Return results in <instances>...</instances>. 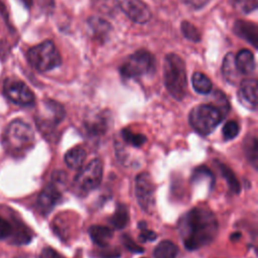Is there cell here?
<instances>
[{
	"mask_svg": "<svg viewBox=\"0 0 258 258\" xmlns=\"http://www.w3.org/2000/svg\"><path fill=\"white\" fill-rule=\"evenodd\" d=\"M187 5L194 7V8H201L205 6L210 0H183Z\"/></svg>",
	"mask_w": 258,
	"mask_h": 258,
	"instance_id": "33",
	"label": "cell"
},
{
	"mask_svg": "<svg viewBox=\"0 0 258 258\" xmlns=\"http://www.w3.org/2000/svg\"><path fill=\"white\" fill-rule=\"evenodd\" d=\"M123 243H124V245L126 246V248L129 249L130 251H133V252H142V251H143V249L140 248V247H138V246L132 241V239H131L130 237H128L127 235H124V236H123Z\"/></svg>",
	"mask_w": 258,
	"mask_h": 258,
	"instance_id": "32",
	"label": "cell"
},
{
	"mask_svg": "<svg viewBox=\"0 0 258 258\" xmlns=\"http://www.w3.org/2000/svg\"><path fill=\"white\" fill-rule=\"evenodd\" d=\"M3 91L11 102L20 106H30L35 101L34 94L29 87L16 79L7 78L3 84Z\"/></svg>",
	"mask_w": 258,
	"mask_h": 258,
	"instance_id": "10",
	"label": "cell"
},
{
	"mask_svg": "<svg viewBox=\"0 0 258 258\" xmlns=\"http://www.w3.org/2000/svg\"><path fill=\"white\" fill-rule=\"evenodd\" d=\"M164 84L168 93L176 100H181L186 94V73L185 64L182 58L175 54L169 53L165 56L164 66Z\"/></svg>",
	"mask_w": 258,
	"mask_h": 258,
	"instance_id": "3",
	"label": "cell"
},
{
	"mask_svg": "<svg viewBox=\"0 0 258 258\" xmlns=\"http://www.w3.org/2000/svg\"><path fill=\"white\" fill-rule=\"evenodd\" d=\"M177 230L184 247L197 250L214 241L218 233V221L211 210L197 207L180 217Z\"/></svg>",
	"mask_w": 258,
	"mask_h": 258,
	"instance_id": "1",
	"label": "cell"
},
{
	"mask_svg": "<svg viewBox=\"0 0 258 258\" xmlns=\"http://www.w3.org/2000/svg\"><path fill=\"white\" fill-rule=\"evenodd\" d=\"M246 154L250 162L254 166L257 165V156H258V147H257V138L255 136L250 137L249 140H246Z\"/></svg>",
	"mask_w": 258,
	"mask_h": 258,
	"instance_id": "27",
	"label": "cell"
},
{
	"mask_svg": "<svg viewBox=\"0 0 258 258\" xmlns=\"http://www.w3.org/2000/svg\"><path fill=\"white\" fill-rule=\"evenodd\" d=\"M63 118V107L53 100H45L42 102L37 112L35 121L39 130H41L43 133H47L50 132L59 122H61Z\"/></svg>",
	"mask_w": 258,
	"mask_h": 258,
	"instance_id": "8",
	"label": "cell"
},
{
	"mask_svg": "<svg viewBox=\"0 0 258 258\" xmlns=\"http://www.w3.org/2000/svg\"><path fill=\"white\" fill-rule=\"evenodd\" d=\"M180 28H181V32L185 38H187L188 40H191V41H200L201 33L195 25H192L188 21H182Z\"/></svg>",
	"mask_w": 258,
	"mask_h": 258,
	"instance_id": "26",
	"label": "cell"
},
{
	"mask_svg": "<svg viewBox=\"0 0 258 258\" xmlns=\"http://www.w3.org/2000/svg\"><path fill=\"white\" fill-rule=\"evenodd\" d=\"M23 3H24V5L25 6H27V7H30L31 6V4H32V0H21Z\"/></svg>",
	"mask_w": 258,
	"mask_h": 258,
	"instance_id": "34",
	"label": "cell"
},
{
	"mask_svg": "<svg viewBox=\"0 0 258 258\" xmlns=\"http://www.w3.org/2000/svg\"><path fill=\"white\" fill-rule=\"evenodd\" d=\"M34 145L32 128L22 120L15 119L3 133V146L6 152L14 157L25 155Z\"/></svg>",
	"mask_w": 258,
	"mask_h": 258,
	"instance_id": "2",
	"label": "cell"
},
{
	"mask_svg": "<svg viewBox=\"0 0 258 258\" xmlns=\"http://www.w3.org/2000/svg\"><path fill=\"white\" fill-rule=\"evenodd\" d=\"M121 134H122L123 140L126 141L129 145H132L134 147H140L146 142V137L143 134L134 133L129 129H123Z\"/></svg>",
	"mask_w": 258,
	"mask_h": 258,
	"instance_id": "24",
	"label": "cell"
},
{
	"mask_svg": "<svg viewBox=\"0 0 258 258\" xmlns=\"http://www.w3.org/2000/svg\"><path fill=\"white\" fill-rule=\"evenodd\" d=\"M102 176L103 163L99 159H93L86 166L81 167L74 179L73 188L78 196L84 197L99 186Z\"/></svg>",
	"mask_w": 258,
	"mask_h": 258,
	"instance_id": "7",
	"label": "cell"
},
{
	"mask_svg": "<svg viewBox=\"0 0 258 258\" xmlns=\"http://www.w3.org/2000/svg\"><path fill=\"white\" fill-rule=\"evenodd\" d=\"M240 131V127L238 125V123L234 120H230L228 122H226V124L223 127V137L225 140L229 141L231 139H234L238 133Z\"/></svg>",
	"mask_w": 258,
	"mask_h": 258,
	"instance_id": "28",
	"label": "cell"
},
{
	"mask_svg": "<svg viewBox=\"0 0 258 258\" xmlns=\"http://www.w3.org/2000/svg\"><path fill=\"white\" fill-rule=\"evenodd\" d=\"M121 8L136 23H145L151 18V11L142 0H122Z\"/></svg>",
	"mask_w": 258,
	"mask_h": 258,
	"instance_id": "12",
	"label": "cell"
},
{
	"mask_svg": "<svg viewBox=\"0 0 258 258\" xmlns=\"http://www.w3.org/2000/svg\"><path fill=\"white\" fill-rule=\"evenodd\" d=\"M154 258H177L178 248L171 241L160 242L153 251Z\"/></svg>",
	"mask_w": 258,
	"mask_h": 258,
	"instance_id": "19",
	"label": "cell"
},
{
	"mask_svg": "<svg viewBox=\"0 0 258 258\" xmlns=\"http://www.w3.org/2000/svg\"><path fill=\"white\" fill-rule=\"evenodd\" d=\"M240 102L250 110L257 107V81L255 79L243 80L238 93Z\"/></svg>",
	"mask_w": 258,
	"mask_h": 258,
	"instance_id": "13",
	"label": "cell"
},
{
	"mask_svg": "<svg viewBox=\"0 0 258 258\" xmlns=\"http://www.w3.org/2000/svg\"><path fill=\"white\" fill-rule=\"evenodd\" d=\"M58 181L59 179L56 175V179L47 183L38 196L37 208L43 215L48 214L61 199V192L57 185Z\"/></svg>",
	"mask_w": 258,
	"mask_h": 258,
	"instance_id": "11",
	"label": "cell"
},
{
	"mask_svg": "<svg viewBox=\"0 0 258 258\" xmlns=\"http://www.w3.org/2000/svg\"><path fill=\"white\" fill-rule=\"evenodd\" d=\"M136 200L140 208L148 213H153L155 208V184L148 172H141L135 179Z\"/></svg>",
	"mask_w": 258,
	"mask_h": 258,
	"instance_id": "9",
	"label": "cell"
},
{
	"mask_svg": "<svg viewBox=\"0 0 258 258\" xmlns=\"http://www.w3.org/2000/svg\"><path fill=\"white\" fill-rule=\"evenodd\" d=\"M238 72L243 75H250L255 70V59L253 53L248 49H242L235 56Z\"/></svg>",
	"mask_w": 258,
	"mask_h": 258,
	"instance_id": "15",
	"label": "cell"
},
{
	"mask_svg": "<svg viewBox=\"0 0 258 258\" xmlns=\"http://www.w3.org/2000/svg\"><path fill=\"white\" fill-rule=\"evenodd\" d=\"M234 31L238 36L250 42L254 47H257L258 27L255 23L245 20H238L234 24Z\"/></svg>",
	"mask_w": 258,
	"mask_h": 258,
	"instance_id": "14",
	"label": "cell"
},
{
	"mask_svg": "<svg viewBox=\"0 0 258 258\" xmlns=\"http://www.w3.org/2000/svg\"><path fill=\"white\" fill-rule=\"evenodd\" d=\"M89 26L91 28L92 33L97 37V38H102L104 39L106 35H108L111 27L108 22L105 20L98 18V17H92L88 20Z\"/></svg>",
	"mask_w": 258,
	"mask_h": 258,
	"instance_id": "22",
	"label": "cell"
},
{
	"mask_svg": "<svg viewBox=\"0 0 258 258\" xmlns=\"http://www.w3.org/2000/svg\"><path fill=\"white\" fill-rule=\"evenodd\" d=\"M219 167H220V170L222 172V175L226 178L231 190L238 194L240 191V183H239L238 179L236 178L235 174L233 173V171L225 164L220 163Z\"/></svg>",
	"mask_w": 258,
	"mask_h": 258,
	"instance_id": "25",
	"label": "cell"
},
{
	"mask_svg": "<svg viewBox=\"0 0 258 258\" xmlns=\"http://www.w3.org/2000/svg\"><path fill=\"white\" fill-rule=\"evenodd\" d=\"M140 228V235H139V240L141 242H147V241H153L156 238V234L146 228V224L144 222H141L139 224Z\"/></svg>",
	"mask_w": 258,
	"mask_h": 258,
	"instance_id": "30",
	"label": "cell"
},
{
	"mask_svg": "<svg viewBox=\"0 0 258 258\" xmlns=\"http://www.w3.org/2000/svg\"><path fill=\"white\" fill-rule=\"evenodd\" d=\"M223 118V113L216 105L202 104L191 109L188 120L190 126L199 134H211Z\"/></svg>",
	"mask_w": 258,
	"mask_h": 258,
	"instance_id": "4",
	"label": "cell"
},
{
	"mask_svg": "<svg viewBox=\"0 0 258 258\" xmlns=\"http://www.w3.org/2000/svg\"><path fill=\"white\" fill-rule=\"evenodd\" d=\"M87 131L91 135L104 134L108 128L107 117L105 115H96L86 123Z\"/></svg>",
	"mask_w": 258,
	"mask_h": 258,
	"instance_id": "20",
	"label": "cell"
},
{
	"mask_svg": "<svg viewBox=\"0 0 258 258\" xmlns=\"http://www.w3.org/2000/svg\"><path fill=\"white\" fill-rule=\"evenodd\" d=\"M155 72L154 56L147 50L140 49L132 53L120 67V74L125 79H136Z\"/></svg>",
	"mask_w": 258,
	"mask_h": 258,
	"instance_id": "6",
	"label": "cell"
},
{
	"mask_svg": "<svg viewBox=\"0 0 258 258\" xmlns=\"http://www.w3.org/2000/svg\"><path fill=\"white\" fill-rule=\"evenodd\" d=\"M191 83L195 91L199 94L206 95L209 94L212 90L211 80L203 73H195L191 77Z\"/></svg>",
	"mask_w": 258,
	"mask_h": 258,
	"instance_id": "23",
	"label": "cell"
},
{
	"mask_svg": "<svg viewBox=\"0 0 258 258\" xmlns=\"http://www.w3.org/2000/svg\"><path fill=\"white\" fill-rule=\"evenodd\" d=\"M17 225V223H16ZM16 226H13L10 222L6 221L0 216V240L11 238Z\"/></svg>",
	"mask_w": 258,
	"mask_h": 258,
	"instance_id": "29",
	"label": "cell"
},
{
	"mask_svg": "<svg viewBox=\"0 0 258 258\" xmlns=\"http://www.w3.org/2000/svg\"><path fill=\"white\" fill-rule=\"evenodd\" d=\"M222 71H223V75L225 77V79L234 84L240 73L238 72V69L236 67V62H235V56L232 52H229L226 54L224 61H223V67H222Z\"/></svg>",
	"mask_w": 258,
	"mask_h": 258,
	"instance_id": "18",
	"label": "cell"
},
{
	"mask_svg": "<svg viewBox=\"0 0 258 258\" xmlns=\"http://www.w3.org/2000/svg\"><path fill=\"white\" fill-rule=\"evenodd\" d=\"M89 235L92 241L100 247L108 246L109 242L113 238V232L111 229L97 225L89 228Z\"/></svg>",
	"mask_w": 258,
	"mask_h": 258,
	"instance_id": "16",
	"label": "cell"
},
{
	"mask_svg": "<svg viewBox=\"0 0 258 258\" xmlns=\"http://www.w3.org/2000/svg\"><path fill=\"white\" fill-rule=\"evenodd\" d=\"M129 222V212L125 205H118L114 214L110 218V223L115 229H123Z\"/></svg>",
	"mask_w": 258,
	"mask_h": 258,
	"instance_id": "21",
	"label": "cell"
},
{
	"mask_svg": "<svg viewBox=\"0 0 258 258\" xmlns=\"http://www.w3.org/2000/svg\"><path fill=\"white\" fill-rule=\"evenodd\" d=\"M30 64L38 72H48L57 68L61 63L60 54L51 40H45L27 52Z\"/></svg>",
	"mask_w": 258,
	"mask_h": 258,
	"instance_id": "5",
	"label": "cell"
},
{
	"mask_svg": "<svg viewBox=\"0 0 258 258\" xmlns=\"http://www.w3.org/2000/svg\"><path fill=\"white\" fill-rule=\"evenodd\" d=\"M39 258H64V257L61 256L58 252H56L54 249L50 247H45L44 249H42Z\"/></svg>",
	"mask_w": 258,
	"mask_h": 258,
	"instance_id": "31",
	"label": "cell"
},
{
	"mask_svg": "<svg viewBox=\"0 0 258 258\" xmlns=\"http://www.w3.org/2000/svg\"><path fill=\"white\" fill-rule=\"evenodd\" d=\"M86 156H87V153L85 149L80 146H76L71 148L64 154V162L70 168L79 169L83 166Z\"/></svg>",
	"mask_w": 258,
	"mask_h": 258,
	"instance_id": "17",
	"label": "cell"
}]
</instances>
